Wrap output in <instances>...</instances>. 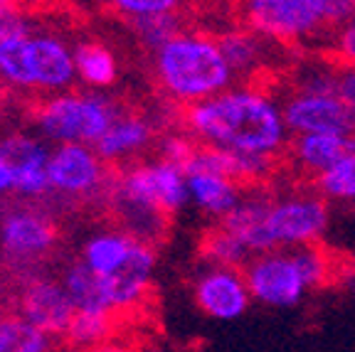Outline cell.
I'll use <instances>...</instances> for the list:
<instances>
[{
  "mask_svg": "<svg viewBox=\"0 0 355 352\" xmlns=\"http://www.w3.org/2000/svg\"><path fill=\"white\" fill-rule=\"evenodd\" d=\"M121 114V106L101 91H64L42 99L35 111V123L42 141L94 148Z\"/></svg>",
  "mask_w": 355,
  "mask_h": 352,
  "instance_id": "cell-7",
  "label": "cell"
},
{
  "mask_svg": "<svg viewBox=\"0 0 355 352\" xmlns=\"http://www.w3.org/2000/svg\"><path fill=\"white\" fill-rule=\"evenodd\" d=\"M57 242L52 220L35 209H12L0 220V249L17 264H33L50 254Z\"/></svg>",
  "mask_w": 355,
  "mask_h": 352,
  "instance_id": "cell-13",
  "label": "cell"
},
{
  "mask_svg": "<svg viewBox=\"0 0 355 352\" xmlns=\"http://www.w3.org/2000/svg\"><path fill=\"white\" fill-rule=\"evenodd\" d=\"M222 55L227 60L234 79H250L252 74H259L269 60V50L277 44L266 42L264 37L250 30L247 25H230L215 35Z\"/></svg>",
  "mask_w": 355,
  "mask_h": 352,
  "instance_id": "cell-19",
  "label": "cell"
},
{
  "mask_svg": "<svg viewBox=\"0 0 355 352\" xmlns=\"http://www.w3.org/2000/svg\"><path fill=\"white\" fill-rule=\"evenodd\" d=\"M282 111L291 138L311 133L355 136V116L336 94L288 91V96L282 101Z\"/></svg>",
  "mask_w": 355,
  "mask_h": 352,
  "instance_id": "cell-10",
  "label": "cell"
},
{
  "mask_svg": "<svg viewBox=\"0 0 355 352\" xmlns=\"http://www.w3.org/2000/svg\"><path fill=\"white\" fill-rule=\"evenodd\" d=\"M111 8L121 17H126L128 22H133L144 20V17L163 15V12H178L180 3H175V0H116Z\"/></svg>",
  "mask_w": 355,
  "mask_h": 352,
  "instance_id": "cell-29",
  "label": "cell"
},
{
  "mask_svg": "<svg viewBox=\"0 0 355 352\" xmlns=\"http://www.w3.org/2000/svg\"><path fill=\"white\" fill-rule=\"evenodd\" d=\"M17 3H12V0H0V20H3V17H8L10 15V12H15L17 10Z\"/></svg>",
  "mask_w": 355,
  "mask_h": 352,
  "instance_id": "cell-33",
  "label": "cell"
},
{
  "mask_svg": "<svg viewBox=\"0 0 355 352\" xmlns=\"http://www.w3.org/2000/svg\"><path fill=\"white\" fill-rule=\"evenodd\" d=\"M200 259L205 266L222 269H242L254 259V254L244 247L237 237H232L225 227L215 225L200 242Z\"/></svg>",
  "mask_w": 355,
  "mask_h": 352,
  "instance_id": "cell-23",
  "label": "cell"
},
{
  "mask_svg": "<svg viewBox=\"0 0 355 352\" xmlns=\"http://www.w3.org/2000/svg\"><path fill=\"white\" fill-rule=\"evenodd\" d=\"M333 67H355V17L331 35Z\"/></svg>",
  "mask_w": 355,
  "mask_h": 352,
  "instance_id": "cell-30",
  "label": "cell"
},
{
  "mask_svg": "<svg viewBox=\"0 0 355 352\" xmlns=\"http://www.w3.org/2000/svg\"><path fill=\"white\" fill-rule=\"evenodd\" d=\"M239 17L266 42L294 47L331 37L355 17V0H250Z\"/></svg>",
  "mask_w": 355,
  "mask_h": 352,
  "instance_id": "cell-5",
  "label": "cell"
},
{
  "mask_svg": "<svg viewBox=\"0 0 355 352\" xmlns=\"http://www.w3.org/2000/svg\"><path fill=\"white\" fill-rule=\"evenodd\" d=\"M244 279L252 301L264 308H296L313 291L296 249H277L254 256L244 266Z\"/></svg>",
  "mask_w": 355,
  "mask_h": 352,
  "instance_id": "cell-8",
  "label": "cell"
},
{
  "mask_svg": "<svg viewBox=\"0 0 355 352\" xmlns=\"http://www.w3.org/2000/svg\"><path fill=\"white\" fill-rule=\"evenodd\" d=\"M331 227V204L316 193H291L274 197L266 231L277 249H301L321 244Z\"/></svg>",
  "mask_w": 355,
  "mask_h": 352,
  "instance_id": "cell-9",
  "label": "cell"
},
{
  "mask_svg": "<svg viewBox=\"0 0 355 352\" xmlns=\"http://www.w3.org/2000/svg\"><path fill=\"white\" fill-rule=\"evenodd\" d=\"M111 197L123 222V231L153 244V239L163 234L168 220L190 204L188 175L183 168L163 158L136 163L114 180Z\"/></svg>",
  "mask_w": 355,
  "mask_h": 352,
  "instance_id": "cell-2",
  "label": "cell"
},
{
  "mask_svg": "<svg viewBox=\"0 0 355 352\" xmlns=\"http://www.w3.org/2000/svg\"><path fill=\"white\" fill-rule=\"evenodd\" d=\"M336 77H338V67H306L294 79L291 91L336 94Z\"/></svg>",
  "mask_w": 355,
  "mask_h": 352,
  "instance_id": "cell-28",
  "label": "cell"
},
{
  "mask_svg": "<svg viewBox=\"0 0 355 352\" xmlns=\"http://www.w3.org/2000/svg\"><path fill=\"white\" fill-rule=\"evenodd\" d=\"M193 301L202 315L230 323V320L242 318L250 310L252 293L242 269L205 266L195 276Z\"/></svg>",
  "mask_w": 355,
  "mask_h": 352,
  "instance_id": "cell-11",
  "label": "cell"
},
{
  "mask_svg": "<svg viewBox=\"0 0 355 352\" xmlns=\"http://www.w3.org/2000/svg\"><path fill=\"white\" fill-rule=\"evenodd\" d=\"M153 141L155 128L146 116L121 114L114 121V126L99 138L94 150L104 163H123V160H131L148 150Z\"/></svg>",
  "mask_w": 355,
  "mask_h": 352,
  "instance_id": "cell-18",
  "label": "cell"
},
{
  "mask_svg": "<svg viewBox=\"0 0 355 352\" xmlns=\"http://www.w3.org/2000/svg\"><path fill=\"white\" fill-rule=\"evenodd\" d=\"M77 79L92 91L109 89L119 79V60L111 47H106L99 39H82L72 44Z\"/></svg>",
  "mask_w": 355,
  "mask_h": 352,
  "instance_id": "cell-21",
  "label": "cell"
},
{
  "mask_svg": "<svg viewBox=\"0 0 355 352\" xmlns=\"http://www.w3.org/2000/svg\"><path fill=\"white\" fill-rule=\"evenodd\" d=\"M355 153V136H333V133H311V136H294L288 141L286 155L291 166L318 180L323 173L336 168L343 158Z\"/></svg>",
  "mask_w": 355,
  "mask_h": 352,
  "instance_id": "cell-16",
  "label": "cell"
},
{
  "mask_svg": "<svg viewBox=\"0 0 355 352\" xmlns=\"http://www.w3.org/2000/svg\"><path fill=\"white\" fill-rule=\"evenodd\" d=\"M153 74L168 99L188 106L207 101L237 84L215 35L183 30L153 52Z\"/></svg>",
  "mask_w": 355,
  "mask_h": 352,
  "instance_id": "cell-3",
  "label": "cell"
},
{
  "mask_svg": "<svg viewBox=\"0 0 355 352\" xmlns=\"http://www.w3.org/2000/svg\"><path fill=\"white\" fill-rule=\"evenodd\" d=\"M50 190L60 195H92L106 182V163L89 146H55L47 166Z\"/></svg>",
  "mask_w": 355,
  "mask_h": 352,
  "instance_id": "cell-12",
  "label": "cell"
},
{
  "mask_svg": "<svg viewBox=\"0 0 355 352\" xmlns=\"http://www.w3.org/2000/svg\"><path fill=\"white\" fill-rule=\"evenodd\" d=\"M109 333H111V315L77 313L64 335L74 347H92V345H99Z\"/></svg>",
  "mask_w": 355,
  "mask_h": 352,
  "instance_id": "cell-27",
  "label": "cell"
},
{
  "mask_svg": "<svg viewBox=\"0 0 355 352\" xmlns=\"http://www.w3.org/2000/svg\"><path fill=\"white\" fill-rule=\"evenodd\" d=\"M188 193L190 204L200 215H205L207 220H215V225H220L242 202L244 187L225 175H215V173H193V175H188Z\"/></svg>",
  "mask_w": 355,
  "mask_h": 352,
  "instance_id": "cell-20",
  "label": "cell"
},
{
  "mask_svg": "<svg viewBox=\"0 0 355 352\" xmlns=\"http://www.w3.org/2000/svg\"><path fill=\"white\" fill-rule=\"evenodd\" d=\"M79 259L101 276L114 310H128L150 291L158 254L153 244L131 237L128 231L106 229L84 242Z\"/></svg>",
  "mask_w": 355,
  "mask_h": 352,
  "instance_id": "cell-4",
  "label": "cell"
},
{
  "mask_svg": "<svg viewBox=\"0 0 355 352\" xmlns=\"http://www.w3.org/2000/svg\"><path fill=\"white\" fill-rule=\"evenodd\" d=\"M17 315L33 323L44 335H64L77 315L72 298L64 291L62 281L33 279L25 283L17 301Z\"/></svg>",
  "mask_w": 355,
  "mask_h": 352,
  "instance_id": "cell-14",
  "label": "cell"
},
{
  "mask_svg": "<svg viewBox=\"0 0 355 352\" xmlns=\"http://www.w3.org/2000/svg\"><path fill=\"white\" fill-rule=\"evenodd\" d=\"M313 185H316V195H321L328 204L355 207V153L323 173L318 180H313Z\"/></svg>",
  "mask_w": 355,
  "mask_h": 352,
  "instance_id": "cell-25",
  "label": "cell"
},
{
  "mask_svg": "<svg viewBox=\"0 0 355 352\" xmlns=\"http://www.w3.org/2000/svg\"><path fill=\"white\" fill-rule=\"evenodd\" d=\"M128 25H131L136 37H139L150 52H155L158 47L171 42L175 35L183 33V20H180L178 12H163V15L144 17V20L128 22Z\"/></svg>",
  "mask_w": 355,
  "mask_h": 352,
  "instance_id": "cell-26",
  "label": "cell"
},
{
  "mask_svg": "<svg viewBox=\"0 0 355 352\" xmlns=\"http://www.w3.org/2000/svg\"><path fill=\"white\" fill-rule=\"evenodd\" d=\"M62 286L72 298L77 313H114L109 291H106L101 276H96L82 259L72 261L62 274Z\"/></svg>",
  "mask_w": 355,
  "mask_h": 352,
  "instance_id": "cell-22",
  "label": "cell"
},
{
  "mask_svg": "<svg viewBox=\"0 0 355 352\" xmlns=\"http://www.w3.org/2000/svg\"><path fill=\"white\" fill-rule=\"evenodd\" d=\"M336 96H338V99L345 104V109L355 116V67H338Z\"/></svg>",
  "mask_w": 355,
  "mask_h": 352,
  "instance_id": "cell-31",
  "label": "cell"
},
{
  "mask_svg": "<svg viewBox=\"0 0 355 352\" xmlns=\"http://www.w3.org/2000/svg\"><path fill=\"white\" fill-rule=\"evenodd\" d=\"M52 148L42 138L28 133H10L0 138V158L10 166L15 175V193L20 197H42L50 190V166Z\"/></svg>",
  "mask_w": 355,
  "mask_h": 352,
  "instance_id": "cell-15",
  "label": "cell"
},
{
  "mask_svg": "<svg viewBox=\"0 0 355 352\" xmlns=\"http://www.w3.org/2000/svg\"><path fill=\"white\" fill-rule=\"evenodd\" d=\"M353 261H355V252H353Z\"/></svg>",
  "mask_w": 355,
  "mask_h": 352,
  "instance_id": "cell-34",
  "label": "cell"
},
{
  "mask_svg": "<svg viewBox=\"0 0 355 352\" xmlns=\"http://www.w3.org/2000/svg\"><path fill=\"white\" fill-rule=\"evenodd\" d=\"M0 82L12 89L57 96L77 82L72 47L52 33L0 42Z\"/></svg>",
  "mask_w": 355,
  "mask_h": 352,
  "instance_id": "cell-6",
  "label": "cell"
},
{
  "mask_svg": "<svg viewBox=\"0 0 355 352\" xmlns=\"http://www.w3.org/2000/svg\"><path fill=\"white\" fill-rule=\"evenodd\" d=\"M183 126L185 136L198 146L269 158L286 153L291 141L282 101L254 82L234 84L212 99L188 106Z\"/></svg>",
  "mask_w": 355,
  "mask_h": 352,
  "instance_id": "cell-1",
  "label": "cell"
},
{
  "mask_svg": "<svg viewBox=\"0 0 355 352\" xmlns=\"http://www.w3.org/2000/svg\"><path fill=\"white\" fill-rule=\"evenodd\" d=\"M272 202L274 195L264 193L259 187H252L244 193L242 202L234 207L232 215L220 222V227H225L232 237H237L254 256L274 252L269 231H266V217H269Z\"/></svg>",
  "mask_w": 355,
  "mask_h": 352,
  "instance_id": "cell-17",
  "label": "cell"
},
{
  "mask_svg": "<svg viewBox=\"0 0 355 352\" xmlns=\"http://www.w3.org/2000/svg\"><path fill=\"white\" fill-rule=\"evenodd\" d=\"M52 337L22 318L0 315V352H50Z\"/></svg>",
  "mask_w": 355,
  "mask_h": 352,
  "instance_id": "cell-24",
  "label": "cell"
},
{
  "mask_svg": "<svg viewBox=\"0 0 355 352\" xmlns=\"http://www.w3.org/2000/svg\"><path fill=\"white\" fill-rule=\"evenodd\" d=\"M10 193H15V175H12L10 166H8L6 160L0 158V197H6Z\"/></svg>",
  "mask_w": 355,
  "mask_h": 352,
  "instance_id": "cell-32",
  "label": "cell"
}]
</instances>
